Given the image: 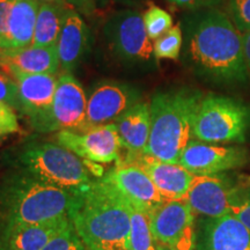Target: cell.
<instances>
[{"label":"cell","mask_w":250,"mask_h":250,"mask_svg":"<svg viewBox=\"0 0 250 250\" xmlns=\"http://www.w3.org/2000/svg\"><path fill=\"white\" fill-rule=\"evenodd\" d=\"M243 51H245V59L248 70V76L250 80V31L243 34Z\"/></svg>","instance_id":"cell-35"},{"label":"cell","mask_w":250,"mask_h":250,"mask_svg":"<svg viewBox=\"0 0 250 250\" xmlns=\"http://www.w3.org/2000/svg\"><path fill=\"white\" fill-rule=\"evenodd\" d=\"M15 167L19 173L62 189L85 191L94 182L80 156L58 144H27L19 151Z\"/></svg>","instance_id":"cell-5"},{"label":"cell","mask_w":250,"mask_h":250,"mask_svg":"<svg viewBox=\"0 0 250 250\" xmlns=\"http://www.w3.org/2000/svg\"><path fill=\"white\" fill-rule=\"evenodd\" d=\"M240 189L227 175H195L184 201L196 214L208 218L230 213L234 196Z\"/></svg>","instance_id":"cell-13"},{"label":"cell","mask_w":250,"mask_h":250,"mask_svg":"<svg viewBox=\"0 0 250 250\" xmlns=\"http://www.w3.org/2000/svg\"><path fill=\"white\" fill-rule=\"evenodd\" d=\"M115 1L123 6H126V7L129 8H132L136 5H138L142 1H144V0H115Z\"/></svg>","instance_id":"cell-38"},{"label":"cell","mask_w":250,"mask_h":250,"mask_svg":"<svg viewBox=\"0 0 250 250\" xmlns=\"http://www.w3.org/2000/svg\"><path fill=\"white\" fill-rule=\"evenodd\" d=\"M181 23L183 61L199 79L215 86L249 81L243 34L218 8L192 11Z\"/></svg>","instance_id":"cell-1"},{"label":"cell","mask_w":250,"mask_h":250,"mask_svg":"<svg viewBox=\"0 0 250 250\" xmlns=\"http://www.w3.org/2000/svg\"><path fill=\"white\" fill-rule=\"evenodd\" d=\"M71 224V217H62L36 224L6 223L8 249L42 250L56 235Z\"/></svg>","instance_id":"cell-21"},{"label":"cell","mask_w":250,"mask_h":250,"mask_svg":"<svg viewBox=\"0 0 250 250\" xmlns=\"http://www.w3.org/2000/svg\"><path fill=\"white\" fill-rule=\"evenodd\" d=\"M170 4L188 11H199L206 8H217L224 0H168Z\"/></svg>","instance_id":"cell-33"},{"label":"cell","mask_w":250,"mask_h":250,"mask_svg":"<svg viewBox=\"0 0 250 250\" xmlns=\"http://www.w3.org/2000/svg\"><path fill=\"white\" fill-rule=\"evenodd\" d=\"M20 126L14 109L0 102V137L18 132Z\"/></svg>","instance_id":"cell-31"},{"label":"cell","mask_w":250,"mask_h":250,"mask_svg":"<svg viewBox=\"0 0 250 250\" xmlns=\"http://www.w3.org/2000/svg\"><path fill=\"white\" fill-rule=\"evenodd\" d=\"M183 45V33L181 23L173 26L165 35L154 41L155 59H176L180 58Z\"/></svg>","instance_id":"cell-25"},{"label":"cell","mask_w":250,"mask_h":250,"mask_svg":"<svg viewBox=\"0 0 250 250\" xmlns=\"http://www.w3.org/2000/svg\"><path fill=\"white\" fill-rule=\"evenodd\" d=\"M40 4L37 0H14L8 19L7 49L33 45Z\"/></svg>","instance_id":"cell-22"},{"label":"cell","mask_w":250,"mask_h":250,"mask_svg":"<svg viewBox=\"0 0 250 250\" xmlns=\"http://www.w3.org/2000/svg\"><path fill=\"white\" fill-rule=\"evenodd\" d=\"M241 187L250 188V175H248V176H246V177H243L242 182H241Z\"/></svg>","instance_id":"cell-39"},{"label":"cell","mask_w":250,"mask_h":250,"mask_svg":"<svg viewBox=\"0 0 250 250\" xmlns=\"http://www.w3.org/2000/svg\"><path fill=\"white\" fill-rule=\"evenodd\" d=\"M89 29L81 14L68 9L57 43L59 65L62 73H73L85 58L89 48Z\"/></svg>","instance_id":"cell-18"},{"label":"cell","mask_w":250,"mask_h":250,"mask_svg":"<svg viewBox=\"0 0 250 250\" xmlns=\"http://www.w3.org/2000/svg\"><path fill=\"white\" fill-rule=\"evenodd\" d=\"M123 161L132 162L145 171L160 191L165 201L184 199L195 174L180 164H170L147 154L129 155Z\"/></svg>","instance_id":"cell-17"},{"label":"cell","mask_w":250,"mask_h":250,"mask_svg":"<svg viewBox=\"0 0 250 250\" xmlns=\"http://www.w3.org/2000/svg\"><path fill=\"white\" fill-rule=\"evenodd\" d=\"M72 7L85 17H92L95 13L98 4L95 0H67Z\"/></svg>","instance_id":"cell-34"},{"label":"cell","mask_w":250,"mask_h":250,"mask_svg":"<svg viewBox=\"0 0 250 250\" xmlns=\"http://www.w3.org/2000/svg\"><path fill=\"white\" fill-rule=\"evenodd\" d=\"M201 90L180 87L158 92L151 100V134L144 154L179 164L180 156L193 139V120L203 99Z\"/></svg>","instance_id":"cell-3"},{"label":"cell","mask_w":250,"mask_h":250,"mask_svg":"<svg viewBox=\"0 0 250 250\" xmlns=\"http://www.w3.org/2000/svg\"><path fill=\"white\" fill-rule=\"evenodd\" d=\"M131 226L127 250H156V241L151 227V218L146 212L130 206Z\"/></svg>","instance_id":"cell-24"},{"label":"cell","mask_w":250,"mask_h":250,"mask_svg":"<svg viewBox=\"0 0 250 250\" xmlns=\"http://www.w3.org/2000/svg\"><path fill=\"white\" fill-rule=\"evenodd\" d=\"M0 250H9L7 241V228H6V221L0 219Z\"/></svg>","instance_id":"cell-36"},{"label":"cell","mask_w":250,"mask_h":250,"mask_svg":"<svg viewBox=\"0 0 250 250\" xmlns=\"http://www.w3.org/2000/svg\"><path fill=\"white\" fill-rule=\"evenodd\" d=\"M229 214L239 219L250 230V188L240 186L233 198Z\"/></svg>","instance_id":"cell-29"},{"label":"cell","mask_w":250,"mask_h":250,"mask_svg":"<svg viewBox=\"0 0 250 250\" xmlns=\"http://www.w3.org/2000/svg\"><path fill=\"white\" fill-rule=\"evenodd\" d=\"M52 116L56 130L80 133L90 129L87 123L86 93L72 73L58 76Z\"/></svg>","instance_id":"cell-15"},{"label":"cell","mask_w":250,"mask_h":250,"mask_svg":"<svg viewBox=\"0 0 250 250\" xmlns=\"http://www.w3.org/2000/svg\"><path fill=\"white\" fill-rule=\"evenodd\" d=\"M83 191L62 189L15 171L0 183V213L8 224H36L71 217Z\"/></svg>","instance_id":"cell-4"},{"label":"cell","mask_w":250,"mask_h":250,"mask_svg":"<svg viewBox=\"0 0 250 250\" xmlns=\"http://www.w3.org/2000/svg\"><path fill=\"white\" fill-rule=\"evenodd\" d=\"M96 4H98V7L100 6V7H104V6L108 5L109 0H95Z\"/></svg>","instance_id":"cell-40"},{"label":"cell","mask_w":250,"mask_h":250,"mask_svg":"<svg viewBox=\"0 0 250 250\" xmlns=\"http://www.w3.org/2000/svg\"><path fill=\"white\" fill-rule=\"evenodd\" d=\"M144 23L149 39L153 42L160 39L168 30L173 27V18L171 15L159 6L152 5L145 13L143 14Z\"/></svg>","instance_id":"cell-26"},{"label":"cell","mask_w":250,"mask_h":250,"mask_svg":"<svg viewBox=\"0 0 250 250\" xmlns=\"http://www.w3.org/2000/svg\"><path fill=\"white\" fill-rule=\"evenodd\" d=\"M14 0H0V49H7L8 19Z\"/></svg>","instance_id":"cell-32"},{"label":"cell","mask_w":250,"mask_h":250,"mask_svg":"<svg viewBox=\"0 0 250 250\" xmlns=\"http://www.w3.org/2000/svg\"><path fill=\"white\" fill-rule=\"evenodd\" d=\"M104 36L117 58L129 64H144L154 57V42L149 39L143 14L129 8L112 14L104 26Z\"/></svg>","instance_id":"cell-7"},{"label":"cell","mask_w":250,"mask_h":250,"mask_svg":"<svg viewBox=\"0 0 250 250\" xmlns=\"http://www.w3.org/2000/svg\"><path fill=\"white\" fill-rule=\"evenodd\" d=\"M15 80L19 89L21 112L29 118L33 127L40 132L56 131L52 107L57 74H21L11 76Z\"/></svg>","instance_id":"cell-9"},{"label":"cell","mask_w":250,"mask_h":250,"mask_svg":"<svg viewBox=\"0 0 250 250\" xmlns=\"http://www.w3.org/2000/svg\"><path fill=\"white\" fill-rule=\"evenodd\" d=\"M71 220L88 250H127L130 205L102 179L83 191Z\"/></svg>","instance_id":"cell-2"},{"label":"cell","mask_w":250,"mask_h":250,"mask_svg":"<svg viewBox=\"0 0 250 250\" xmlns=\"http://www.w3.org/2000/svg\"><path fill=\"white\" fill-rule=\"evenodd\" d=\"M156 250H173V249L168 248V247H166L164 245H159V243H156Z\"/></svg>","instance_id":"cell-41"},{"label":"cell","mask_w":250,"mask_h":250,"mask_svg":"<svg viewBox=\"0 0 250 250\" xmlns=\"http://www.w3.org/2000/svg\"><path fill=\"white\" fill-rule=\"evenodd\" d=\"M37 1L43 2V4L56 5V6H59V7L65 8V9H74L70 4H68L67 0H37Z\"/></svg>","instance_id":"cell-37"},{"label":"cell","mask_w":250,"mask_h":250,"mask_svg":"<svg viewBox=\"0 0 250 250\" xmlns=\"http://www.w3.org/2000/svg\"><path fill=\"white\" fill-rule=\"evenodd\" d=\"M57 144L80 158L100 164L120 160L122 144L115 123L93 126L85 132L62 130L56 136Z\"/></svg>","instance_id":"cell-11"},{"label":"cell","mask_w":250,"mask_h":250,"mask_svg":"<svg viewBox=\"0 0 250 250\" xmlns=\"http://www.w3.org/2000/svg\"><path fill=\"white\" fill-rule=\"evenodd\" d=\"M249 161L250 153L245 147L191 139L179 164L195 175H217L241 168Z\"/></svg>","instance_id":"cell-10"},{"label":"cell","mask_w":250,"mask_h":250,"mask_svg":"<svg viewBox=\"0 0 250 250\" xmlns=\"http://www.w3.org/2000/svg\"><path fill=\"white\" fill-rule=\"evenodd\" d=\"M250 132V105L232 96H203L193 120V139L210 144H241Z\"/></svg>","instance_id":"cell-6"},{"label":"cell","mask_w":250,"mask_h":250,"mask_svg":"<svg viewBox=\"0 0 250 250\" xmlns=\"http://www.w3.org/2000/svg\"><path fill=\"white\" fill-rule=\"evenodd\" d=\"M227 14L242 34L250 31V0H228Z\"/></svg>","instance_id":"cell-28"},{"label":"cell","mask_w":250,"mask_h":250,"mask_svg":"<svg viewBox=\"0 0 250 250\" xmlns=\"http://www.w3.org/2000/svg\"><path fill=\"white\" fill-rule=\"evenodd\" d=\"M0 68L8 76L15 73L57 74L61 70L57 46L0 49Z\"/></svg>","instance_id":"cell-19"},{"label":"cell","mask_w":250,"mask_h":250,"mask_svg":"<svg viewBox=\"0 0 250 250\" xmlns=\"http://www.w3.org/2000/svg\"><path fill=\"white\" fill-rule=\"evenodd\" d=\"M122 149L129 155L144 154L151 134V105L147 102H138L127 109L116 120Z\"/></svg>","instance_id":"cell-20"},{"label":"cell","mask_w":250,"mask_h":250,"mask_svg":"<svg viewBox=\"0 0 250 250\" xmlns=\"http://www.w3.org/2000/svg\"><path fill=\"white\" fill-rule=\"evenodd\" d=\"M68 9L59 6L41 2L37 13L33 46L35 48H54L57 46L59 35Z\"/></svg>","instance_id":"cell-23"},{"label":"cell","mask_w":250,"mask_h":250,"mask_svg":"<svg viewBox=\"0 0 250 250\" xmlns=\"http://www.w3.org/2000/svg\"><path fill=\"white\" fill-rule=\"evenodd\" d=\"M101 179L114 188L130 206L148 214L166 202L148 175L132 162L118 160Z\"/></svg>","instance_id":"cell-12"},{"label":"cell","mask_w":250,"mask_h":250,"mask_svg":"<svg viewBox=\"0 0 250 250\" xmlns=\"http://www.w3.org/2000/svg\"><path fill=\"white\" fill-rule=\"evenodd\" d=\"M139 92L120 81L105 80L98 83L87 100V123L89 127L116 121L127 109L138 103Z\"/></svg>","instance_id":"cell-14"},{"label":"cell","mask_w":250,"mask_h":250,"mask_svg":"<svg viewBox=\"0 0 250 250\" xmlns=\"http://www.w3.org/2000/svg\"><path fill=\"white\" fill-rule=\"evenodd\" d=\"M42 250H88L73 224L62 230Z\"/></svg>","instance_id":"cell-27"},{"label":"cell","mask_w":250,"mask_h":250,"mask_svg":"<svg viewBox=\"0 0 250 250\" xmlns=\"http://www.w3.org/2000/svg\"><path fill=\"white\" fill-rule=\"evenodd\" d=\"M195 250H250V230L232 214L203 217L196 224Z\"/></svg>","instance_id":"cell-16"},{"label":"cell","mask_w":250,"mask_h":250,"mask_svg":"<svg viewBox=\"0 0 250 250\" xmlns=\"http://www.w3.org/2000/svg\"><path fill=\"white\" fill-rule=\"evenodd\" d=\"M0 102L21 111L19 89L15 80L4 71H0Z\"/></svg>","instance_id":"cell-30"},{"label":"cell","mask_w":250,"mask_h":250,"mask_svg":"<svg viewBox=\"0 0 250 250\" xmlns=\"http://www.w3.org/2000/svg\"><path fill=\"white\" fill-rule=\"evenodd\" d=\"M196 213L184 201H166L151 213L156 243L173 250H195Z\"/></svg>","instance_id":"cell-8"}]
</instances>
